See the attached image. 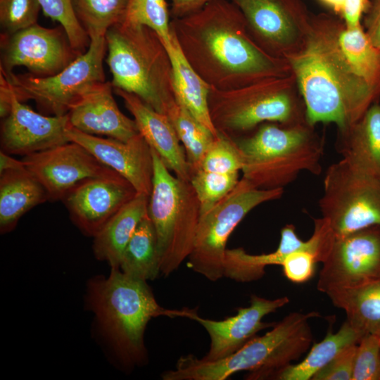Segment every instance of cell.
I'll use <instances>...</instances> for the list:
<instances>
[{
  "label": "cell",
  "mask_w": 380,
  "mask_h": 380,
  "mask_svg": "<svg viewBox=\"0 0 380 380\" xmlns=\"http://www.w3.org/2000/svg\"><path fill=\"white\" fill-rule=\"evenodd\" d=\"M283 192V189H258L243 177L239 179L225 197L200 215L188 266L212 281L223 277L226 245L232 232L250 211L279 199Z\"/></svg>",
  "instance_id": "obj_9"
},
{
  "label": "cell",
  "mask_w": 380,
  "mask_h": 380,
  "mask_svg": "<svg viewBox=\"0 0 380 380\" xmlns=\"http://www.w3.org/2000/svg\"><path fill=\"white\" fill-rule=\"evenodd\" d=\"M45 201V188L26 167L0 173L1 234L12 231L23 215Z\"/></svg>",
  "instance_id": "obj_23"
},
{
  "label": "cell",
  "mask_w": 380,
  "mask_h": 380,
  "mask_svg": "<svg viewBox=\"0 0 380 380\" xmlns=\"http://www.w3.org/2000/svg\"><path fill=\"white\" fill-rule=\"evenodd\" d=\"M38 0H0L1 34H11L37 23Z\"/></svg>",
  "instance_id": "obj_36"
},
{
  "label": "cell",
  "mask_w": 380,
  "mask_h": 380,
  "mask_svg": "<svg viewBox=\"0 0 380 380\" xmlns=\"http://www.w3.org/2000/svg\"><path fill=\"white\" fill-rule=\"evenodd\" d=\"M22 160L45 188L49 201H62L84 181L117 173L73 141L25 156Z\"/></svg>",
  "instance_id": "obj_15"
},
{
  "label": "cell",
  "mask_w": 380,
  "mask_h": 380,
  "mask_svg": "<svg viewBox=\"0 0 380 380\" xmlns=\"http://www.w3.org/2000/svg\"><path fill=\"white\" fill-rule=\"evenodd\" d=\"M119 269L127 275L146 281L160 274L157 236L148 213L127 243Z\"/></svg>",
  "instance_id": "obj_29"
},
{
  "label": "cell",
  "mask_w": 380,
  "mask_h": 380,
  "mask_svg": "<svg viewBox=\"0 0 380 380\" xmlns=\"http://www.w3.org/2000/svg\"><path fill=\"white\" fill-rule=\"evenodd\" d=\"M128 0H72L75 15L89 38L103 37L125 17Z\"/></svg>",
  "instance_id": "obj_31"
},
{
  "label": "cell",
  "mask_w": 380,
  "mask_h": 380,
  "mask_svg": "<svg viewBox=\"0 0 380 380\" xmlns=\"http://www.w3.org/2000/svg\"><path fill=\"white\" fill-rule=\"evenodd\" d=\"M149 196L137 194L94 236L93 251L99 260L119 269L122 252L141 220L148 213Z\"/></svg>",
  "instance_id": "obj_25"
},
{
  "label": "cell",
  "mask_w": 380,
  "mask_h": 380,
  "mask_svg": "<svg viewBox=\"0 0 380 380\" xmlns=\"http://www.w3.org/2000/svg\"><path fill=\"white\" fill-rule=\"evenodd\" d=\"M357 346L352 344L343 348L311 380H351Z\"/></svg>",
  "instance_id": "obj_39"
},
{
  "label": "cell",
  "mask_w": 380,
  "mask_h": 380,
  "mask_svg": "<svg viewBox=\"0 0 380 380\" xmlns=\"http://www.w3.org/2000/svg\"><path fill=\"white\" fill-rule=\"evenodd\" d=\"M86 304L95 315L100 334L125 367L144 365L148 360L145 330L154 317H186L192 319L195 309H166L156 301L146 281L111 268L108 277L89 281Z\"/></svg>",
  "instance_id": "obj_3"
},
{
  "label": "cell",
  "mask_w": 380,
  "mask_h": 380,
  "mask_svg": "<svg viewBox=\"0 0 380 380\" xmlns=\"http://www.w3.org/2000/svg\"><path fill=\"white\" fill-rule=\"evenodd\" d=\"M317 257L312 253L300 250L290 253L283 262V273L288 280L296 284L309 281L315 272Z\"/></svg>",
  "instance_id": "obj_38"
},
{
  "label": "cell",
  "mask_w": 380,
  "mask_h": 380,
  "mask_svg": "<svg viewBox=\"0 0 380 380\" xmlns=\"http://www.w3.org/2000/svg\"><path fill=\"white\" fill-rule=\"evenodd\" d=\"M208 104L218 132L230 137L265 122H307L305 107L293 72L227 90L210 88Z\"/></svg>",
  "instance_id": "obj_7"
},
{
  "label": "cell",
  "mask_w": 380,
  "mask_h": 380,
  "mask_svg": "<svg viewBox=\"0 0 380 380\" xmlns=\"http://www.w3.org/2000/svg\"><path fill=\"white\" fill-rule=\"evenodd\" d=\"M114 90L134 117L139 133L166 167L178 178L189 182L191 167L168 117L153 110L134 94L120 89Z\"/></svg>",
  "instance_id": "obj_22"
},
{
  "label": "cell",
  "mask_w": 380,
  "mask_h": 380,
  "mask_svg": "<svg viewBox=\"0 0 380 380\" xmlns=\"http://www.w3.org/2000/svg\"><path fill=\"white\" fill-rule=\"evenodd\" d=\"M234 139L243 158L242 177L258 189H284L302 172L321 173L324 140L308 122H265L252 135Z\"/></svg>",
  "instance_id": "obj_5"
},
{
  "label": "cell",
  "mask_w": 380,
  "mask_h": 380,
  "mask_svg": "<svg viewBox=\"0 0 380 380\" xmlns=\"http://www.w3.org/2000/svg\"><path fill=\"white\" fill-rule=\"evenodd\" d=\"M13 91L6 77L0 72V116L6 118L12 108Z\"/></svg>",
  "instance_id": "obj_43"
},
{
  "label": "cell",
  "mask_w": 380,
  "mask_h": 380,
  "mask_svg": "<svg viewBox=\"0 0 380 380\" xmlns=\"http://www.w3.org/2000/svg\"><path fill=\"white\" fill-rule=\"evenodd\" d=\"M38 1L44 14L63 27L75 50L85 53L91 40L75 15L72 0Z\"/></svg>",
  "instance_id": "obj_34"
},
{
  "label": "cell",
  "mask_w": 380,
  "mask_h": 380,
  "mask_svg": "<svg viewBox=\"0 0 380 380\" xmlns=\"http://www.w3.org/2000/svg\"><path fill=\"white\" fill-rule=\"evenodd\" d=\"M212 0H170V14L173 18L191 15L201 10Z\"/></svg>",
  "instance_id": "obj_42"
},
{
  "label": "cell",
  "mask_w": 380,
  "mask_h": 380,
  "mask_svg": "<svg viewBox=\"0 0 380 380\" xmlns=\"http://www.w3.org/2000/svg\"><path fill=\"white\" fill-rule=\"evenodd\" d=\"M68 115L37 113L13 95L9 115L1 125V151L27 156L69 142L65 133Z\"/></svg>",
  "instance_id": "obj_19"
},
{
  "label": "cell",
  "mask_w": 380,
  "mask_h": 380,
  "mask_svg": "<svg viewBox=\"0 0 380 380\" xmlns=\"http://www.w3.org/2000/svg\"><path fill=\"white\" fill-rule=\"evenodd\" d=\"M172 35L173 45L167 52L172 67L175 100L217 137L218 132L212 122L208 104L211 87L191 65L181 50L173 32Z\"/></svg>",
  "instance_id": "obj_26"
},
{
  "label": "cell",
  "mask_w": 380,
  "mask_h": 380,
  "mask_svg": "<svg viewBox=\"0 0 380 380\" xmlns=\"http://www.w3.org/2000/svg\"><path fill=\"white\" fill-rule=\"evenodd\" d=\"M105 37L113 89L134 94L166 115L175 101L172 67L158 35L146 26L121 22L112 26Z\"/></svg>",
  "instance_id": "obj_6"
},
{
  "label": "cell",
  "mask_w": 380,
  "mask_h": 380,
  "mask_svg": "<svg viewBox=\"0 0 380 380\" xmlns=\"http://www.w3.org/2000/svg\"><path fill=\"white\" fill-rule=\"evenodd\" d=\"M351 380H380V338L365 334L357 343Z\"/></svg>",
  "instance_id": "obj_37"
},
{
  "label": "cell",
  "mask_w": 380,
  "mask_h": 380,
  "mask_svg": "<svg viewBox=\"0 0 380 380\" xmlns=\"http://www.w3.org/2000/svg\"><path fill=\"white\" fill-rule=\"evenodd\" d=\"M335 235L323 217L314 220V230L307 241L300 239L293 224H286L280 233L277 249L269 253L249 254L243 248L227 249L224 262V277L238 282H250L260 279L269 265H281L291 253L305 250L315 254L318 262L327 258Z\"/></svg>",
  "instance_id": "obj_16"
},
{
  "label": "cell",
  "mask_w": 380,
  "mask_h": 380,
  "mask_svg": "<svg viewBox=\"0 0 380 380\" xmlns=\"http://www.w3.org/2000/svg\"><path fill=\"white\" fill-rule=\"evenodd\" d=\"M170 25L185 58L212 88L235 89L292 72L286 58L271 56L253 40L229 0H212Z\"/></svg>",
  "instance_id": "obj_1"
},
{
  "label": "cell",
  "mask_w": 380,
  "mask_h": 380,
  "mask_svg": "<svg viewBox=\"0 0 380 380\" xmlns=\"http://www.w3.org/2000/svg\"><path fill=\"white\" fill-rule=\"evenodd\" d=\"M151 151L153 177L148 215L157 236L160 273L168 277L192 252L200 205L191 183L172 175L159 155Z\"/></svg>",
  "instance_id": "obj_8"
},
{
  "label": "cell",
  "mask_w": 380,
  "mask_h": 380,
  "mask_svg": "<svg viewBox=\"0 0 380 380\" xmlns=\"http://www.w3.org/2000/svg\"><path fill=\"white\" fill-rule=\"evenodd\" d=\"M166 115L184 148L191 175L200 169L202 160L216 136L176 100L169 106Z\"/></svg>",
  "instance_id": "obj_30"
},
{
  "label": "cell",
  "mask_w": 380,
  "mask_h": 380,
  "mask_svg": "<svg viewBox=\"0 0 380 380\" xmlns=\"http://www.w3.org/2000/svg\"><path fill=\"white\" fill-rule=\"evenodd\" d=\"M2 151H0V173L25 167L23 160H18Z\"/></svg>",
  "instance_id": "obj_44"
},
{
  "label": "cell",
  "mask_w": 380,
  "mask_h": 380,
  "mask_svg": "<svg viewBox=\"0 0 380 380\" xmlns=\"http://www.w3.org/2000/svg\"><path fill=\"white\" fill-rule=\"evenodd\" d=\"M341 19L312 14L303 46L286 58L294 75L307 122L334 123L338 134L347 131L374 103L380 89L357 72L341 48L338 30Z\"/></svg>",
  "instance_id": "obj_2"
},
{
  "label": "cell",
  "mask_w": 380,
  "mask_h": 380,
  "mask_svg": "<svg viewBox=\"0 0 380 380\" xmlns=\"http://www.w3.org/2000/svg\"><path fill=\"white\" fill-rule=\"evenodd\" d=\"M242 13L253 40L267 53L286 58L305 44L311 15L301 0H229Z\"/></svg>",
  "instance_id": "obj_12"
},
{
  "label": "cell",
  "mask_w": 380,
  "mask_h": 380,
  "mask_svg": "<svg viewBox=\"0 0 380 380\" xmlns=\"http://www.w3.org/2000/svg\"><path fill=\"white\" fill-rule=\"evenodd\" d=\"M366 334L353 327L347 319L337 332L328 331L325 337L315 343L300 362L277 371L270 377L278 380H311L320 369L346 347L355 344Z\"/></svg>",
  "instance_id": "obj_27"
},
{
  "label": "cell",
  "mask_w": 380,
  "mask_h": 380,
  "mask_svg": "<svg viewBox=\"0 0 380 380\" xmlns=\"http://www.w3.org/2000/svg\"><path fill=\"white\" fill-rule=\"evenodd\" d=\"M90 40L85 53L53 76L42 77L30 73L0 72L6 77L19 101H34L39 113L46 115H66L86 93L106 82V37H95Z\"/></svg>",
  "instance_id": "obj_10"
},
{
  "label": "cell",
  "mask_w": 380,
  "mask_h": 380,
  "mask_svg": "<svg viewBox=\"0 0 380 380\" xmlns=\"http://www.w3.org/2000/svg\"><path fill=\"white\" fill-rule=\"evenodd\" d=\"M113 87L104 82L86 93L68 113L70 125L84 133L127 141L139 134L134 119L119 109Z\"/></svg>",
  "instance_id": "obj_21"
},
{
  "label": "cell",
  "mask_w": 380,
  "mask_h": 380,
  "mask_svg": "<svg viewBox=\"0 0 380 380\" xmlns=\"http://www.w3.org/2000/svg\"><path fill=\"white\" fill-rule=\"evenodd\" d=\"M330 8L348 27L362 25L361 20L368 7L369 0H319Z\"/></svg>",
  "instance_id": "obj_40"
},
{
  "label": "cell",
  "mask_w": 380,
  "mask_h": 380,
  "mask_svg": "<svg viewBox=\"0 0 380 380\" xmlns=\"http://www.w3.org/2000/svg\"><path fill=\"white\" fill-rule=\"evenodd\" d=\"M337 150L343 158L362 170L380 177V103L372 104L343 133Z\"/></svg>",
  "instance_id": "obj_24"
},
{
  "label": "cell",
  "mask_w": 380,
  "mask_h": 380,
  "mask_svg": "<svg viewBox=\"0 0 380 380\" xmlns=\"http://www.w3.org/2000/svg\"><path fill=\"white\" fill-rule=\"evenodd\" d=\"M153 30L169 51L173 45L170 12L166 0H128L123 20Z\"/></svg>",
  "instance_id": "obj_32"
},
{
  "label": "cell",
  "mask_w": 380,
  "mask_h": 380,
  "mask_svg": "<svg viewBox=\"0 0 380 380\" xmlns=\"http://www.w3.org/2000/svg\"><path fill=\"white\" fill-rule=\"evenodd\" d=\"M289 303L287 296L267 299L256 295L251 297L250 305L239 308L234 316L222 320L205 319L196 315L193 320L208 332L210 344L203 360L214 361L224 358L241 348L260 331L273 327L262 319Z\"/></svg>",
  "instance_id": "obj_20"
},
{
  "label": "cell",
  "mask_w": 380,
  "mask_h": 380,
  "mask_svg": "<svg viewBox=\"0 0 380 380\" xmlns=\"http://www.w3.org/2000/svg\"><path fill=\"white\" fill-rule=\"evenodd\" d=\"M319 206L335 237L380 226V177L342 158L327 170Z\"/></svg>",
  "instance_id": "obj_11"
},
{
  "label": "cell",
  "mask_w": 380,
  "mask_h": 380,
  "mask_svg": "<svg viewBox=\"0 0 380 380\" xmlns=\"http://www.w3.org/2000/svg\"><path fill=\"white\" fill-rule=\"evenodd\" d=\"M243 158L233 137L218 132L206 152L200 169L218 173H233L241 170Z\"/></svg>",
  "instance_id": "obj_35"
},
{
  "label": "cell",
  "mask_w": 380,
  "mask_h": 380,
  "mask_svg": "<svg viewBox=\"0 0 380 380\" xmlns=\"http://www.w3.org/2000/svg\"><path fill=\"white\" fill-rule=\"evenodd\" d=\"M325 294L334 306L345 311L346 319L353 327L380 338V279Z\"/></svg>",
  "instance_id": "obj_28"
},
{
  "label": "cell",
  "mask_w": 380,
  "mask_h": 380,
  "mask_svg": "<svg viewBox=\"0 0 380 380\" xmlns=\"http://www.w3.org/2000/svg\"><path fill=\"white\" fill-rule=\"evenodd\" d=\"M239 181V172L218 173L201 169L193 172L189 182L198 198L201 215L225 197Z\"/></svg>",
  "instance_id": "obj_33"
},
{
  "label": "cell",
  "mask_w": 380,
  "mask_h": 380,
  "mask_svg": "<svg viewBox=\"0 0 380 380\" xmlns=\"http://www.w3.org/2000/svg\"><path fill=\"white\" fill-rule=\"evenodd\" d=\"M315 311L289 313L261 336L253 337L232 355L214 361L192 354L181 356L174 369L162 374L164 380H225L233 374L248 372L247 379H270L277 371L298 360L310 348V319Z\"/></svg>",
  "instance_id": "obj_4"
},
{
  "label": "cell",
  "mask_w": 380,
  "mask_h": 380,
  "mask_svg": "<svg viewBox=\"0 0 380 380\" xmlns=\"http://www.w3.org/2000/svg\"><path fill=\"white\" fill-rule=\"evenodd\" d=\"M65 133L70 141L84 147L101 163L130 182L137 193L150 195L153 177V155L151 148L140 133L127 141L88 134L70 125Z\"/></svg>",
  "instance_id": "obj_18"
},
{
  "label": "cell",
  "mask_w": 380,
  "mask_h": 380,
  "mask_svg": "<svg viewBox=\"0 0 380 380\" xmlns=\"http://www.w3.org/2000/svg\"><path fill=\"white\" fill-rule=\"evenodd\" d=\"M137 194L130 182L115 173L81 182L61 201L75 225L94 237Z\"/></svg>",
  "instance_id": "obj_17"
},
{
  "label": "cell",
  "mask_w": 380,
  "mask_h": 380,
  "mask_svg": "<svg viewBox=\"0 0 380 380\" xmlns=\"http://www.w3.org/2000/svg\"><path fill=\"white\" fill-rule=\"evenodd\" d=\"M319 274L317 289L327 293L380 279V226L335 237Z\"/></svg>",
  "instance_id": "obj_14"
},
{
  "label": "cell",
  "mask_w": 380,
  "mask_h": 380,
  "mask_svg": "<svg viewBox=\"0 0 380 380\" xmlns=\"http://www.w3.org/2000/svg\"><path fill=\"white\" fill-rule=\"evenodd\" d=\"M0 47V72L4 74L23 66L34 76L50 77L81 55L61 25L47 28L36 23L11 34L1 33Z\"/></svg>",
  "instance_id": "obj_13"
},
{
  "label": "cell",
  "mask_w": 380,
  "mask_h": 380,
  "mask_svg": "<svg viewBox=\"0 0 380 380\" xmlns=\"http://www.w3.org/2000/svg\"><path fill=\"white\" fill-rule=\"evenodd\" d=\"M362 26L372 43L380 51V0H369Z\"/></svg>",
  "instance_id": "obj_41"
}]
</instances>
